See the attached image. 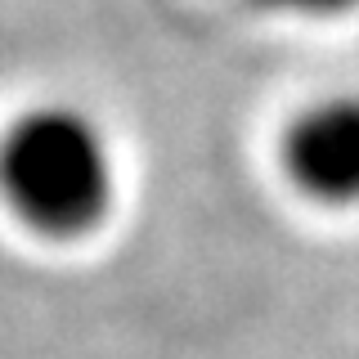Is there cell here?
<instances>
[{
	"instance_id": "cell-1",
	"label": "cell",
	"mask_w": 359,
	"mask_h": 359,
	"mask_svg": "<svg viewBox=\"0 0 359 359\" xmlns=\"http://www.w3.org/2000/svg\"><path fill=\"white\" fill-rule=\"evenodd\" d=\"M112 144L90 112L72 104L27 108L0 140V194L50 238L95 229L112 207Z\"/></svg>"
},
{
	"instance_id": "cell-2",
	"label": "cell",
	"mask_w": 359,
	"mask_h": 359,
	"mask_svg": "<svg viewBox=\"0 0 359 359\" xmlns=\"http://www.w3.org/2000/svg\"><path fill=\"white\" fill-rule=\"evenodd\" d=\"M287 171L319 202H359V95H337L301 112L283 144Z\"/></svg>"
},
{
	"instance_id": "cell-3",
	"label": "cell",
	"mask_w": 359,
	"mask_h": 359,
	"mask_svg": "<svg viewBox=\"0 0 359 359\" xmlns=\"http://www.w3.org/2000/svg\"><path fill=\"white\" fill-rule=\"evenodd\" d=\"M265 5L292 9V14H346V9H355L359 0H265Z\"/></svg>"
}]
</instances>
